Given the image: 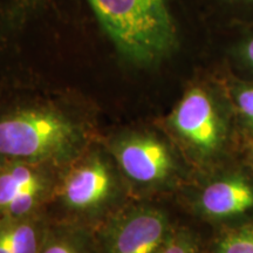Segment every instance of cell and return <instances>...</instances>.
<instances>
[{"label":"cell","mask_w":253,"mask_h":253,"mask_svg":"<svg viewBox=\"0 0 253 253\" xmlns=\"http://www.w3.org/2000/svg\"><path fill=\"white\" fill-rule=\"evenodd\" d=\"M116 160L132 181L151 184L171 175L173 161L167 145L149 135H131L122 138L114 148Z\"/></svg>","instance_id":"4"},{"label":"cell","mask_w":253,"mask_h":253,"mask_svg":"<svg viewBox=\"0 0 253 253\" xmlns=\"http://www.w3.org/2000/svg\"><path fill=\"white\" fill-rule=\"evenodd\" d=\"M78 142L74 123L48 109L0 114V158L48 160L63 156Z\"/></svg>","instance_id":"2"},{"label":"cell","mask_w":253,"mask_h":253,"mask_svg":"<svg viewBox=\"0 0 253 253\" xmlns=\"http://www.w3.org/2000/svg\"><path fill=\"white\" fill-rule=\"evenodd\" d=\"M113 179L101 160L87 161L69 173L63 184V198L68 207L84 210L96 207L108 197Z\"/></svg>","instance_id":"7"},{"label":"cell","mask_w":253,"mask_h":253,"mask_svg":"<svg viewBox=\"0 0 253 253\" xmlns=\"http://www.w3.org/2000/svg\"><path fill=\"white\" fill-rule=\"evenodd\" d=\"M216 253H253V225L224 233L217 242Z\"/></svg>","instance_id":"11"},{"label":"cell","mask_w":253,"mask_h":253,"mask_svg":"<svg viewBox=\"0 0 253 253\" xmlns=\"http://www.w3.org/2000/svg\"><path fill=\"white\" fill-rule=\"evenodd\" d=\"M40 253H79L74 246L66 242H53Z\"/></svg>","instance_id":"14"},{"label":"cell","mask_w":253,"mask_h":253,"mask_svg":"<svg viewBox=\"0 0 253 253\" xmlns=\"http://www.w3.org/2000/svg\"><path fill=\"white\" fill-rule=\"evenodd\" d=\"M168 235L163 212L154 209L135 211L114 227L106 253H157Z\"/></svg>","instance_id":"5"},{"label":"cell","mask_w":253,"mask_h":253,"mask_svg":"<svg viewBox=\"0 0 253 253\" xmlns=\"http://www.w3.org/2000/svg\"><path fill=\"white\" fill-rule=\"evenodd\" d=\"M225 1L238 7H253V0H225Z\"/></svg>","instance_id":"16"},{"label":"cell","mask_w":253,"mask_h":253,"mask_svg":"<svg viewBox=\"0 0 253 253\" xmlns=\"http://www.w3.org/2000/svg\"><path fill=\"white\" fill-rule=\"evenodd\" d=\"M123 54L151 63L172 49L176 30L167 0H89Z\"/></svg>","instance_id":"1"},{"label":"cell","mask_w":253,"mask_h":253,"mask_svg":"<svg viewBox=\"0 0 253 253\" xmlns=\"http://www.w3.org/2000/svg\"><path fill=\"white\" fill-rule=\"evenodd\" d=\"M0 253H13L11 244H9L7 237H6L1 225H0Z\"/></svg>","instance_id":"15"},{"label":"cell","mask_w":253,"mask_h":253,"mask_svg":"<svg viewBox=\"0 0 253 253\" xmlns=\"http://www.w3.org/2000/svg\"><path fill=\"white\" fill-rule=\"evenodd\" d=\"M227 93L236 112L253 130V82L231 79Z\"/></svg>","instance_id":"10"},{"label":"cell","mask_w":253,"mask_h":253,"mask_svg":"<svg viewBox=\"0 0 253 253\" xmlns=\"http://www.w3.org/2000/svg\"><path fill=\"white\" fill-rule=\"evenodd\" d=\"M199 209L212 219H227L253 210V184L242 175H231L205 186Z\"/></svg>","instance_id":"6"},{"label":"cell","mask_w":253,"mask_h":253,"mask_svg":"<svg viewBox=\"0 0 253 253\" xmlns=\"http://www.w3.org/2000/svg\"><path fill=\"white\" fill-rule=\"evenodd\" d=\"M13 253H38V237L34 226L27 221L8 219L0 223Z\"/></svg>","instance_id":"9"},{"label":"cell","mask_w":253,"mask_h":253,"mask_svg":"<svg viewBox=\"0 0 253 253\" xmlns=\"http://www.w3.org/2000/svg\"><path fill=\"white\" fill-rule=\"evenodd\" d=\"M235 56L239 65L253 77V28L237 42Z\"/></svg>","instance_id":"13"},{"label":"cell","mask_w":253,"mask_h":253,"mask_svg":"<svg viewBox=\"0 0 253 253\" xmlns=\"http://www.w3.org/2000/svg\"><path fill=\"white\" fill-rule=\"evenodd\" d=\"M33 189H46L42 173L23 161L0 164V217L15 198Z\"/></svg>","instance_id":"8"},{"label":"cell","mask_w":253,"mask_h":253,"mask_svg":"<svg viewBox=\"0 0 253 253\" xmlns=\"http://www.w3.org/2000/svg\"><path fill=\"white\" fill-rule=\"evenodd\" d=\"M177 135L203 157L216 155L224 145L226 126L213 95L201 86L185 91L170 116Z\"/></svg>","instance_id":"3"},{"label":"cell","mask_w":253,"mask_h":253,"mask_svg":"<svg viewBox=\"0 0 253 253\" xmlns=\"http://www.w3.org/2000/svg\"><path fill=\"white\" fill-rule=\"evenodd\" d=\"M250 151H251V154H252V156H253V140L250 142Z\"/></svg>","instance_id":"17"},{"label":"cell","mask_w":253,"mask_h":253,"mask_svg":"<svg viewBox=\"0 0 253 253\" xmlns=\"http://www.w3.org/2000/svg\"><path fill=\"white\" fill-rule=\"evenodd\" d=\"M157 253H199L197 243L186 231L169 233Z\"/></svg>","instance_id":"12"}]
</instances>
